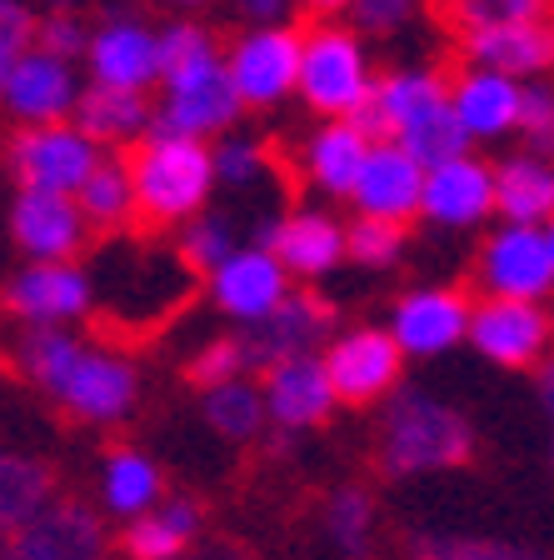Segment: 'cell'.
I'll use <instances>...</instances> for the list:
<instances>
[{
    "label": "cell",
    "mask_w": 554,
    "mask_h": 560,
    "mask_svg": "<svg viewBox=\"0 0 554 560\" xmlns=\"http://www.w3.org/2000/svg\"><path fill=\"white\" fill-rule=\"evenodd\" d=\"M520 140H524V151L550 155L554 161V81H530L524 85Z\"/></svg>",
    "instance_id": "obj_43"
},
{
    "label": "cell",
    "mask_w": 554,
    "mask_h": 560,
    "mask_svg": "<svg viewBox=\"0 0 554 560\" xmlns=\"http://www.w3.org/2000/svg\"><path fill=\"white\" fill-rule=\"evenodd\" d=\"M474 301L460 285H415L390 311V336L404 350V361H435L455 346H470Z\"/></svg>",
    "instance_id": "obj_14"
},
{
    "label": "cell",
    "mask_w": 554,
    "mask_h": 560,
    "mask_svg": "<svg viewBox=\"0 0 554 560\" xmlns=\"http://www.w3.org/2000/svg\"><path fill=\"white\" fill-rule=\"evenodd\" d=\"M410 560H544V556L530 546H520V540L420 530V536H410Z\"/></svg>",
    "instance_id": "obj_36"
},
{
    "label": "cell",
    "mask_w": 554,
    "mask_h": 560,
    "mask_svg": "<svg viewBox=\"0 0 554 560\" xmlns=\"http://www.w3.org/2000/svg\"><path fill=\"white\" fill-rule=\"evenodd\" d=\"M495 215L509 225L554 221V161L534 151H515L495 161Z\"/></svg>",
    "instance_id": "obj_29"
},
{
    "label": "cell",
    "mask_w": 554,
    "mask_h": 560,
    "mask_svg": "<svg viewBox=\"0 0 554 560\" xmlns=\"http://www.w3.org/2000/svg\"><path fill=\"white\" fill-rule=\"evenodd\" d=\"M429 0H355L350 25H355L365 40H385V35H400L425 15Z\"/></svg>",
    "instance_id": "obj_42"
},
{
    "label": "cell",
    "mask_w": 554,
    "mask_h": 560,
    "mask_svg": "<svg viewBox=\"0 0 554 560\" xmlns=\"http://www.w3.org/2000/svg\"><path fill=\"white\" fill-rule=\"evenodd\" d=\"M474 285L505 301H544L554 291V256L544 225H509L499 221L480 245Z\"/></svg>",
    "instance_id": "obj_12"
},
{
    "label": "cell",
    "mask_w": 554,
    "mask_h": 560,
    "mask_svg": "<svg viewBox=\"0 0 554 560\" xmlns=\"http://www.w3.org/2000/svg\"><path fill=\"white\" fill-rule=\"evenodd\" d=\"M200 416H205V425L220 441H235V445L255 441V435L270 425L266 390H260L250 375L225 381V385H215V390H200Z\"/></svg>",
    "instance_id": "obj_32"
},
{
    "label": "cell",
    "mask_w": 554,
    "mask_h": 560,
    "mask_svg": "<svg viewBox=\"0 0 554 560\" xmlns=\"http://www.w3.org/2000/svg\"><path fill=\"white\" fill-rule=\"evenodd\" d=\"M425 175H429L425 165L410 161L394 140H375L350 206H355V215H369V221L410 225L420 215V206H425Z\"/></svg>",
    "instance_id": "obj_25"
},
{
    "label": "cell",
    "mask_w": 554,
    "mask_h": 560,
    "mask_svg": "<svg viewBox=\"0 0 554 560\" xmlns=\"http://www.w3.org/2000/svg\"><path fill=\"white\" fill-rule=\"evenodd\" d=\"M35 46V15L25 0H0V85L11 75V66Z\"/></svg>",
    "instance_id": "obj_45"
},
{
    "label": "cell",
    "mask_w": 554,
    "mask_h": 560,
    "mask_svg": "<svg viewBox=\"0 0 554 560\" xmlns=\"http://www.w3.org/2000/svg\"><path fill=\"white\" fill-rule=\"evenodd\" d=\"M490 215H495V165L480 151H464L425 175L420 221L439 231H480Z\"/></svg>",
    "instance_id": "obj_21"
},
{
    "label": "cell",
    "mask_w": 554,
    "mask_h": 560,
    "mask_svg": "<svg viewBox=\"0 0 554 560\" xmlns=\"http://www.w3.org/2000/svg\"><path fill=\"white\" fill-rule=\"evenodd\" d=\"M554 340V315L544 301H505V295H485L474 301L470 315V346L480 361L499 365V371H540Z\"/></svg>",
    "instance_id": "obj_11"
},
{
    "label": "cell",
    "mask_w": 554,
    "mask_h": 560,
    "mask_svg": "<svg viewBox=\"0 0 554 560\" xmlns=\"http://www.w3.org/2000/svg\"><path fill=\"white\" fill-rule=\"evenodd\" d=\"M245 371H250V361H245L240 336H215L190 355V381H196L200 390H215V385H225V381H240Z\"/></svg>",
    "instance_id": "obj_41"
},
{
    "label": "cell",
    "mask_w": 554,
    "mask_h": 560,
    "mask_svg": "<svg viewBox=\"0 0 554 560\" xmlns=\"http://www.w3.org/2000/svg\"><path fill=\"white\" fill-rule=\"evenodd\" d=\"M404 225L394 221H369V215H355L350 221V260L365 270H390L404 260Z\"/></svg>",
    "instance_id": "obj_39"
},
{
    "label": "cell",
    "mask_w": 554,
    "mask_h": 560,
    "mask_svg": "<svg viewBox=\"0 0 554 560\" xmlns=\"http://www.w3.org/2000/svg\"><path fill=\"white\" fill-rule=\"evenodd\" d=\"M56 505V480L50 470L35 460V455H21V451H5L0 445V521L21 530L31 525L35 515Z\"/></svg>",
    "instance_id": "obj_33"
},
{
    "label": "cell",
    "mask_w": 554,
    "mask_h": 560,
    "mask_svg": "<svg viewBox=\"0 0 554 560\" xmlns=\"http://www.w3.org/2000/svg\"><path fill=\"white\" fill-rule=\"evenodd\" d=\"M380 85L369 40L345 21H310L300 56V101L320 120H355Z\"/></svg>",
    "instance_id": "obj_5"
},
{
    "label": "cell",
    "mask_w": 554,
    "mask_h": 560,
    "mask_svg": "<svg viewBox=\"0 0 554 560\" xmlns=\"http://www.w3.org/2000/svg\"><path fill=\"white\" fill-rule=\"evenodd\" d=\"M260 390H266V410H270V425L280 431H315L325 420L335 416L340 396H335V381L325 371V355H295V361H280L260 375Z\"/></svg>",
    "instance_id": "obj_24"
},
{
    "label": "cell",
    "mask_w": 554,
    "mask_h": 560,
    "mask_svg": "<svg viewBox=\"0 0 554 560\" xmlns=\"http://www.w3.org/2000/svg\"><path fill=\"white\" fill-rule=\"evenodd\" d=\"M200 521H205L200 501L170 495L120 530V550H126V560H185L200 540Z\"/></svg>",
    "instance_id": "obj_30"
},
{
    "label": "cell",
    "mask_w": 554,
    "mask_h": 560,
    "mask_svg": "<svg viewBox=\"0 0 554 560\" xmlns=\"http://www.w3.org/2000/svg\"><path fill=\"white\" fill-rule=\"evenodd\" d=\"M130 175H135V221L151 231H180L205 215L220 186L215 145L165 130H151L130 151Z\"/></svg>",
    "instance_id": "obj_3"
},
{
    "label": "cell",
    "mask_w": 554,
    "mask_h": 560,
    "mask_svg": "<svg viewBox=\"0 0 554 560\" xmlns=\"http://www.w3.org/2000/svg\"><path fill=\"white\" fill-rule=\"evenodd\" d=\"M110 556V536H105L101 511L81 501H56L21 525L0 560H105Z\"/></svg>",
    "instance_id": "obj_22"
},
{
    "label": "cell",
    "mask_w": 554,
    "mask_h": 560,
    "mask_svg": "<svg viewBox=\"0 0 554 560\" xmlns=\"http://www.w3.org/2000/svg\"><path fill=\"white\" fill-rule=\"evenodd\" d=\"M460 56L470 66L505 70V75H515L524 85L550 81L554 75V15L505 25V31H485V35H460Z\"/></svg>",
    "instance_id": "obj_26"
},
{
    "label": "cell",
    "mask_w": 554,
    "mask_h": 560,
    "mask_svg": "<svg viewBox=\"0 0 554 560\" xmlns=\"http://www.w3.org/2000/svg\"><path fill=\"white\" fill-rule=\"evenodd\" d=\"M75 200H81L91 231H105V235L126 231V225L135 221V175H130V155L105 151Z\"/></svg>",
    "instance_id": "obj_31"
},
{
    "label": "cell",
    "mask_w": 554,
    "mask_h": 560,
    "mask_svg": "<svg viewBox=\"0 0 554 560\" xmlns=\"http://www.w3.org/2000/svg\"><path fill=\"white\" fill-rule=\"evenodd\" d=\"M359 126L375 140H394L410 161L425 171L455 161V155L474 151L464 126L455 120L450 105V75H439L435 66H394L380 70V85L359 110Z\"/></svg>",
    "instance_id": "obj_2"
},
{
    "label": "cell",
    "mask_w": 554,
    "mask_h": 560,
    "mask_svg": "<svg viewBox=\"0 0 554 560\" xmlns=\"http://www.w3.org/2000/svg\"><path fill=\"white\" fill-rule=\"evenodd\" d=\"M11 241L25 260H81V250L91 245V221H85V210L75 196L15 190Z\"/></svg>",
    "instance_id": "obj_20"
},
{
    "label": "cell",
    "mask_w": 554,
    "mask_h": 560,
    "mask_svg": "<svg viewBox=\"0 0 554 560\" xmlns=\"http://www.w3.org/2000/svg\"><path fill=\"white\" fill-rule=\"evenodd\" d=\"M550 431H554V420H550ZM550 466H554V441H550Z\"/></svg>",
    "instance_id": "obj_53"
},
{
    "label": "cell",
    "mask_w": 554,
    "mask_h": 560,
    "mask_svg": "<svg viewBox=\"0 0 554 560\" xmlns=\"http://www.w3.org/2000/svg\"><path fill=\"white\" fill-rule=\"evenodd\" d=\"M11 536H15V530H11V525H5V521H0V556H5V546H11Z\"/></svg>",
    "instance_id": "obj_50"
},
{
    "label": "cell",
    "mask_w": 554,
    "mask_h": 560,
    "mask_svg": "<svg viewBox=\"0 0 554 560\" xmlns=\"http://www.w3.org/2000/svg\"><path fill=\"white\" fill-rule=\"evenodd\" d=\"M95 490H101V515L130 525V521H140L145 511H155V505L165 501V476L145 451H135V445H116V451H105Z\"/></svg>",
    "instance_id": "obj_28"
},
{
    "label": "cell",
    "mask_w": 554,
    "mask_h": 560,
    "mask_svg": "<svg viewBox=\"0 0 554 560\" xmlns=\"http://www.w3.org/2000/svg\"><path fill=\"white\" fill-rule=\"evenodd\" d=\"M175 250H180V260L190 270L210 276V270L225 266V260H231L240 245H235V225L225 221V215H215V210H205V215H196L190 225H180V241H175Z\"/></svg>",
    "instance_id": "obj_37"
},
{
    "label": "cell",
    "mask_w": 554,
    "mask_h": 560,
    "mask_svg": "<svg viewBox=\"0 0 554 560\" xmlns=\"http://www.w3.org/2000/svg\"><path fill=\"white\" fill-rule=\"evenodd\" d=\"M544 235H550V256H554V221H550V225H544Z\"/></svg>",
    "instance_id": "obj_52"
},
{
    "label": "cell",
    "mask_w": 554,
    "mask_h": 560,
    "mask_svg": "<svg viewBox=\"0 0 554 560\" xmlns=\"http://www.w3.org/2000/svg\"><path fill=\"white\" fill-rule=\"evenodd\" d=\"M101 145L85 136L75 120H56V126H21L5 145V165H11L21 190H50V196H81L91 171L101 165Z\"/></svg>",
    "instance_id": "obj_8"
},
{
    "label": "cell",
    "mask_w": 554,
    "mask_h": 560,
    "mask_svg": "<svg viewBox=\"0 0 554 560\" xmlns=\"http://www.w3.org/2000/svg\"><path fill=\"white\" fill-rule=\"evenodd\" d=\"M439 15L455 31V40H460V35H485V31H505V25L554 15V0H439Z\"/></svg>",
    "instance_id": "obj_35"
},
{
    "label": "cell",
    "mask_w": 554,
    "mask_h": 560,
    "mask_svg": "<svg viewBox=\"0 0 554 560\" xmlns=\"http://www.w3.org/2000/svg\"><path fill=\"white\" fill-rule=\"evenodd\" d=\"M300 5L315 15V21H340V15L355 11V0H300Z\"/></svg>",
    "instance_id": "obj_47"
},
{
    "label": "cell",
    "mask_w": 554,
    "mask_h": 560,
    "mask_svg": "<svg viewBox=\"0 0 554 560\" xmlns=\"http://www.w3.org/2000/svg\"><path fill=\"white\" fill-rule=\"evenodd\" d=\"M225 56V46L215 40V31L200 21H170L161 25V81L170 70H185V66H200V60H215Z\"/></svg>",
    "instance_id": "obj_40"
},
{
    "label": "cell",
    "mask_w": 554,
    "mask_h": 560,
    "mask_svg": "<svg viewBox=\"0 0 554 560\" xmlns=\"http://www.w3.org/2000/svg\"><path fill=\"white\" fill-rule=\"evenodd\" d=\"M5 311L15 326H81L95 311V276L81 260H25L5 280Z\"/></svg>",
    "instance_id": "obj_9"
},
{
    "label": "cell",
    "mask_w": 554,
    "mask_h": 560,
    "mask_svg": "<svg viewBox=\"0 0 554 560\" xmlns=\"http://www.w3.org/2000/svg\"><path fill=\"white\" fill-rule=\"evenodd\" d=\"M255 245L275 250L280 266L290 270V280L315 285V280L335 276L350 260V225L320 206H300V210H290V215L255 225Z\"/></svg>",
    "instance_id": "obj_13"
},
{
    "label": "cell",
    "mask_w": 554,
    "mask_h": 560,
    "mask_svg": "<svg viewBox=\"0 0 554 560\" xmlns=\"http://www.w3.org/2000/svg\"><path fill=\"white\" fill-rule=\"evenodd\" d=\"M450 105H455V120H460L464 136H470V145H495V140L520 136L524 81H515L505 70L470 66V60H464L450 75Z\"/></svg>",
    "instance_id": "obj_19"
},
{
    "label": "cell",
    "mask_w": 554,
    "mask_h": 560,
    "mask_svg": "<svg viewBox=\"0 0 554 560\" xmlns=\"http://www.w3.org/2000/svg\"><path fill=\"white\" fill-rule=\"evenodd\" d=\"M270 165H275V155H270L266 140L245 136V130H231V136L215 140V175L220 186H235V190H250L260 186L270 175Z\"/></svg>",
    "instance_id": "obj_38"
},
{
    "label": "cell",
    "mask_w": 554,
    "mask_h": 560,
    "mask_svg": "<svg viewBox=\"0 0 554 560\" xmlns=\"http://www.w3.org/2000/svg\"><path fill=\"white\" fill-rule=\"evenodd\" d=\"M320 355H325L330 381H335L340 406H380V400H390L394 390H400L404 350L394 346L390 326L335 330Z\"/></svg>",
    "instance_id": "obj_10"
},
{
    "label": "cell",
    "mask_w": 554,
    "mask_h": 560,
    "mask_svg": "<svg viewBox=\"0 0 554 560\" xmlns=\"http://www.w3.org/2000/svg\"><path fill=\"white\" fill-rule=\"evenodd\" d=\"M295 0H235V15L245 25H285Z\"/></svg>",
    "instance_id": "obj_46"
},
{
    "label": "cell",
    "mask_w": 554,
    "mask_h": 560,
    "mask_svg": "<svg viewBox=\"0 0 554 560\" xmlns=\"http://www.w3.org/2000/svg\"><path fill=\"white\" fill-rule=\"evenodd\" d=\"M170 5H180V11H200V5H210V0H170Z\"/></svg>",
    "instance_id": "obj_51"
},
{
    "label": "cell",
    "mask_w": 554,
    "mask_h": 560,
    "mask_svg": "<svg viewBox=\"0 0 554 560\" xmlns=\"http://www.w3.org/2000/svg\"><path fill=\"white\" fill-rule=\"evenodd\" d=\"M85 0H50V11H81Z\"/></svg>",
    "instance_id": "obj_49"
},
{
    "label": "cell",
    "mask_w": 554,
    "mask_h": 560,
    "mask_svg": "<svg viewBox=\"0 0 554 560\" xmlns=\"http://www.w3.org/2000/svg\"><path fill=\"white\" fill-rule=\"evenodd\" d=\"M300 25H245L225 46V70H231L245 110H275L290 95H300Z\"/></svg>",
    "instance_id": "obj_7"
},
{
    "label": "cell",
    "mask_w": 554,
    "mask_h": 560,
    "mask_svg": "<svg viewBox=\"0 0 554 560\" xmlns=\"http://www.w3.org/2000/svg\"><path fill=\"white\" fill-rule=\"evenodd\" d=\"M375 495L365 486H340L330 501H325V540L340 550L345 560H365L375 550Z\"/></svg>",
    "instance_id": "obj_34"
},
{
    "label": "cell",
    "mask_w": 554,
    "mask_h": 560,
    "mask_svg": "<svg viewBox=\"0 0 554 560\" xmlns=\"http://www.w3.org/2000/svg\"><path fill=\"white\" fill-rule=\"evenodd\" d=\"M369 151H375V136H369L359 120H320L310 136L300 140L295 151V171L310 190L330 200H350L359 186V171H365Z\"/></svg>",
    "instance_id": "obj_23"
},
{
    "label": "cell",
    "mask_w": 554,
    "mask_h": 560,
    "mask_svg": "<svg viewBox=\"0 0 554 560\" xmlns=\"http://www.w3.org/2000/svg\"><path fill=\"white\" fill-rule=\"evenodd\" d=\"M85 70H91V85L161 91V25H145L140 15L110 11L101 25H91Z\"/></svg>",
    "instance_id": "obj_16"
},
{
    "label": "cell",
    "mask_w": 554,
    "mask_h": 560,
    "mask_svg": "<svg viewBox=\"0 0 554 560\" xmlns=\"http://www.w3.org/2000/svg\"><path fill=\"white\" fill-rule=\"evenodd\" d=\"M205 285H210L215 311L225 315V320H235V330L260 326V320L275 315L280 305H285V295L295 291L290 270L280 266V256L266 250V245H240L225 266L210 270Z\"/></svg>",
    "instance_id": "obj_17"
},
{
    "label": "cell",
    "mask_w": 554,
    "mask_h": 560,
    "mask_svg": "<svg viewBox=\"0 0 554 560\" xmlns=\"http://www.w3.org/2000/svg\"><path fill=\"white\" fill-rule=\"evenodd\" d=\"M35 46L50 50L60 60H85V46H91V25L81 21V11H50L35 21Z\"/></svg>",
    "instance_id": "obj_44"
},
{
    "label": "cell",
    "mask_w": 554,
    "mask_h": 560,
    "mask_svg": "<svg viewBox=\"0 0 554 560\" xmlns=\"http://www.w3.org/2000/svg\"><path fill=\"white\" fill-rule=\"evenodd\" d=\"M474 455V425L445 396L400 385L380 410V470L394 480L455 470Z\"/></svg>",
    "instance_id": "obj_4"
},
{
    "label": "cell",
    "mask_w": 554,
    "mask_h": 560,
    "mask_svg": "<svg viewBox=\"0 0 554 560\" xmlns=\"http://www.w3.org/2000/svg\"><path fill=\"white\" fill-rule=\"evenodd\" d=\"M5 361L81 425H120L140 406L135 361L70 326H15L5 336Z\"/></svg>",
    "instance_id": "obj_1"
},
{
    "label": "cell",
    "mask_w": 554,
    "mask_h": 560,
    "mask_svg": "<svg viewBox=\"0 0 554 560\" xmlns=\"http://www.w3.org/2000/svg\"><path fill=\"white\" fill-rule=\"evenodd\" d=\"M81 91L85 85L75 81V60H60L50 50L31 46L0 85V105L15 126H56V120H75Z\"/></svg>",
    "instance_id": "obj_18"
},
{
    "label": "cell",
    "mask_w": 554,
    "mask_h": 560,
    "mask_svg": "<svg viewBox=\"0 0 554 560\" xmlns=\"http://www.w3.org/2000/svg\"><path fill=\"white\" fill-rule=\"evenodd\" d=\"M245 116V101L235 91L225 56L200 60V66L170 70L161 81V101H155V126L165 136H196V140H220L231 136Z\"/></svg>",
    "instance_id": "obj_6"
},
{
    "label": "cell",
    "mask_w": 554,
    "mask_h": 560,
    "mask_svg": "<svg viewBox=\"0 0 554 560\" xmlns=\"http://www.w3.org/2000/svg\"><path fill=\"white\" fill-rule=\"evenodd\" d=\"M235 336L245 346L250 371L266 375L270 365L295 361V355H315V350L330 346V336H335V305L325 301V295H315V285H295L275 315H266L260 326L235 330Z\"/></svg>",
    "instance_id": "obj_15"
},
{
    "label": "cell",
    "mask_w": 554,
    "mask_h": 560,
    "mask_svg": "<svg viewBox=\"0 0 554 560\" xmlns=\"http://www.w3.org/2000/svg\"><path fill=\"white\" fill-rule=\"evenodd\" d=\"M75 126L101 145V151H120V145H140L155 126V101L151 91H116V85H85L81 105H75Z\"/></svg>",
    "instance_id": "obj_27"
},
{
    "label": "cell",
    "mask_w": 554,
    "mask_h": 560,
    "mask_svg": "<svg viewBox=\"0 0 554 560\" xmlns=\"http://www.w3.org/2000/svg\"><path fill=\"white\" fill-rule=\"evenodd\" d=\"M534 390H540V406H544V416L554 420V361H544L540 371H534Z\"/></svg>",
    "instance_id": "obj_48"
}]
</instances>
